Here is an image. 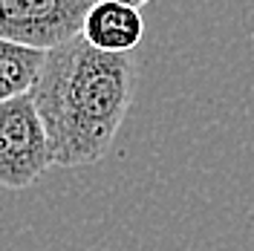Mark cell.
Returning a JSON list of instances; mask_svg holds the SVG:
<instances>
[{"label":"cell","mask_w":254,"mask_h":251,"mask_svg":"<svg viewBox=\"0 0 254 251\" xmlns=\"http://www.w3.org/2000/svg\"><path fill=\"white\" fill-rule=\"evenodd\" d=\"M136 61L130 52H104L84 35L47 49L32 87L49 141V162L61 168L95 165L133 104Z\"/></svg>","instance_id":"obj_1"},{"label":"cell","mask_w":254,"mask_h":251,"mask_svg":"<svg viewBox=\"0 0 254 251\" xmlns=\"http://www.w3.org/2000/svg\"><path fill=\"white\" fill-rule=\"evenodd\" d=\"M49 141L38 116L32 90L0 104V185L9 190L29 188L47 171Z\"/></svg>","instance_id":"obj_2"},{"label":"cell","mask_w":254,"mask_h":251,"mask_svg":"<svg viewBox=\"0 0 254 251\" xmlns=\"http://www.w3.org/2000/svg\"><path fill=\"white\" fill-rule=\"evenodd\" d=\"M95 0H0V38L52 49L81 35Z\"/></svg>","instance_id":"obj_3"},{"label":"cell","mask_w":254,"mask_h":251,"mask_svg":"<svg viewBox=\"0 0 254 251\" xmlns=\"http://www.w3.org/2000/svg\"><path fill=\"white\" fill-rule=\"evenodd\" d=\"M81 35L104 52H133L144 35V20L136 6L122 0H95L87 12Z\"/></svg>","instance_id":"obj_4"},{"label":"cell","mask_w":254,"mask_h":251,"mask_svg":"<svg viewBox=\"0 0 254 251\" xmlns=\"http://www.w3.org/2000/svg\"><path fill=\"white\" fill-rule=\"evenodd\" d=\"M44 58H47V49L20 47L0 38V104L15 95L29 93L38 81Z\"/></svg>","instance_id":"obj_5"},{"label":"cell","mask_w":254,"mask_h":251,"mask_svg":"<svg viewBox=\"0 0 254 251\" xmlns=\"http://www.w3.org/2000/svg\"><path fill=\"white\" fill-rule=\"evenodd\" d=\"M122 3H130V6H136V9H139V6H144V3H147V0H122Z\"/></svg>","instance_id":"obj_6"}]
</instances>
